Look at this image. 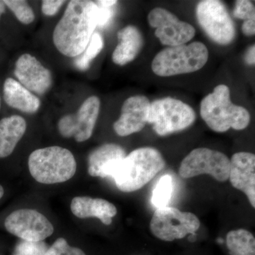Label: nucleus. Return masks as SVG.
<instances>
[{"instance_id":"f257e3e1","label":"nucleus","mask_w":255,"mask_h":255,"mask_svg":"<svg viewBox=\"0 0 255 255\" xmlns=\"http://www.w3.org/2000/svg\"><path fill=\"white\" fill-rule=\"evenodd\" d=\"M99 6L86 0H72L55 26L53 40L62 54L75 58L88 46L98 23Z\"/></svg>"},{"instance_id":"f03ea898","label":"nucleus","mask_w":255,"mask_h":255,"mask_svg":"<svg viewBox=\"0 0 255 255\" xmlns=\"http://www.w3.org/2000/svg\"><path fill=\"white\" fill-rule=\"evenodd\" d=\"M162 153L152 147L135 149L114 167L111 174L116 186L123 192L139 190L164 168Z\"/></svg>"},{"instance_id":"7ed1b4c3","label":"nucleus","mask_w":255,"mask_h":255,"mask_svg":"<svg viewBox=\"0 0 255 255\" xmlns=\"http://www.w3.org/2000/svg\"><path fill=\"white\" fill-rule=\"evenodd\" d=\"M200 114L209 128L216 132H227L231 128L244 130L251 121L248 110L233 103L231 90L223 84L217 85L214 91L203 98Z\"/></svg>"},{"instance_id":"20e7f679","label":"nucleus","mask_w":255,"mask_h":255,"mask_svg":"<svg viewBox=\"0 0 255 255\" xmlns=\"http://www.w3.org/2000/svg\"><path fill=\"white\" fill-rule=\"evenodd\" d=\"M28 169L36 182L59 184L76 173L77 162L71 151L59 146H50L33 151L28 157Z\"/></svg>"},{"instance_id":"39448f33","label":"nucleus","mask_w":255,"mask_h":255,"mask_svg":"<svg viewBox=\"0 0 255 255\" xmlns=\"http://www.w3.org/2000/svg\"><path fill=\"white\" fill-rule=\"evenodd\" d=\"M209 57V49L200 41L166 47L154 57L151 68L159 77L195 73L204 68Z\"/></svg>"},{"instance_id":"423d86ee","label":"nucleus","mask_w":255,"mask_h":255,"mask_svg":"<svg viewBox=\"0 0 255 255\" xmlns=\"http://www.w3.org/2000/svg\"><path fill=\"white\" fill-rule=\"evenodd\" d=\"M196 114L192 107L172 97L150 102L148 123L159 136L182 131L195 122Z\"/></svg>"},{"instance_id":"0eeeda50","label":"nucleus","mask_w":255,"mask_h":255,"mask_svg":"<svg viewBox=\"0 0 255 255\" xmlns=\"http://www.w3.org/2000/svg\"><path fill=\"white\" fill-rule=\"evenodd\" d=\"M198 23L217 44L228 46L236 39V28L227 7L219 0H203L196 8Z\"/></svg>"},{"instance_id":"6e6552de","label":"nucleus","mask_w":255,"mask_h":255,"mask_svg":"<svg viewBox=\"0 0 255 255\" xmlns=\"http://www.w3.org/2000/svg\"><path fill=\"white\" fill-rule=\"evenodd\" d=\"M199 218L190 212H182L174 207L156 209L150 223L152 234L159 240L172 242L194 235L200 228Z\"/></svg>"},{"instance_id":"1a4fd4ad","label":"nucleus","mask_w":255,"mask_h":255,"mask_svg":"<svg viewBox=\"0 0 255 255\" xmlns=\"http://www.w3.org/2000/svg\"><path fill=\"white\" fill-rule=\"evenodd\" d=\"M230 168L231 161L227 155L219 150L199 147L182 159L179 174L183 179L208 174L218 182H224L229 178Z\"/></svg>"},{"instance_id":"9d476101","label":"nucleus","mask_w":255,"mask_h":255,"mask_svg":"<svg viewBox=\"0 0 255 255\" xmlns=\"http://www.w3.org/2000/svg\"><path fill=\"white\" fill-rule=\"evenodd\" d=\"M155 36L163 46L172 47L187 44L194 38L196 29L190 23L181 21L169 10L162 7L152 9L147 16Z\"/></svg>"},{"instance_id":"9b49d317","label":"nucleus","mask_w":255,"mask_h":255,"mask_svg":"<svg viewBox=\"0 0 255 255\" xmlns=\"http://www.w3.org/2000/svg\"><path fill=\"white\" fill-rule=\"evenodd\" d=\"M4 226L11 234L29 242L44 241L54 232L46 216L33 209L16 210L7 216Z\"/></svg>"},{"instance_id":"f8f14e48","label":"nucleus","mask_w":255,"mask_h":255,"mask_svg":"<svg viewBox=\"0 0 255 255\" xmlns=\"http://www.w3.org/2000/svg\"><path fill=\"white\" fill-rule=\"evenodd\" d=\"M101 102L97 96L85 100L77 113L64 116L58 123L62 136L74 137L77 142L86 141L91 137L99 114Z\"/></svg>"},{"instance_id":"ddd939ff","label":"nucleus","mask_w":255,"mask_h":255,"mask_svg":"<svg viewBox=\"0 0 255 255\" xmlns=\"http://www.w3.org/2000/svg\"><path fill=\"white\" fill-rule=\"evenodd\" d=\"M150 102L144 95H135L125 100L121 110V116L114 124L117 135L126 137L141 131L148 123Z\"/></svg>"},{"instance_id":"4468645a","label":"nucleus","mask_w":255,"mask_h":255,"mask_svg":"<svg viewBox=\"0 0 255 255\" xmlns=\"http://www.w3.org/2000/svg\"><path fill=\"white\" fill-rule=\"evenodd\" d=\"M14 73L21 85L38 95L46 93L53 84L50 70L28 53L21 55L16 60Z\"/></svg>"},{"instance_id":"2eb2a0df","label":"nucleus","mask_w":255,"mask_h":255,"mask_svg":"<svg viewBox=\"0 0 255 255\" xmlns=\"http://www.w3.org/2000/svg\"><path fill=\"white\" fill-rule=\"evenodd\" d=\"M229 179L233 187L243 191L251 206L255 208V155L249 152H238L232 156Z\"/></svg>"},{"instance_id":"dca6fc26","label":"nucleus","mask_w":255,"mask_h":255,"mask_svg":"<svg viewBox=\"0 0 255 255\" xmlns=\"http://www.w3.org/2000/svg\"><path fill=\"white\" fill-rule=\"evenodd\" d=\"M126 156L124 147L117 144L99 146L89 155L88 173L94 177H110L114 167Z\"/></svg>"},{"instance_id":"f3484780","label":"nucleus","mask_w":255,"mask_h":255,"mask_svg":"<svg viewBox=\"0 0 255 255\" xmlns=\"http://www.w3.org/2000/svg\"><path fill=\"white\" fill-rule=\"evenodd\" d=\"M117 37L119 43L114 50L112 60L116 65L124 66L137 58L145 41L140 30L132 25L119 30Z\"/></svg>"},{"instance_id":"a211bd4d","label":"nucleus","mask_w":255,"mask_h":255,"mask_svg":"<svg viewBox=\"0 0 255 255\" xmlns=\"http://www.w3.org/2000/svg\"><path fill=\"white\" fill-rule=\"evenodd\" d=\"M70 209L80 219L95 217L106 226L112 223V218L117 214V207L103 199H94L89 196H77L70 204Z\"/></svg>"},{"instance_id":"6ab92c4d","label":"nucleus","mask_w":255,"mask_h":255,"mask_svg":"<svg viewBox=\"0 0 255 255\" xmlns=\"http://www.w3.org/2000/svg\"><path fill=\"white\" fill-rule=\"evenodd\" d=\"M3 93L6 105L23 113H36L41 107L39 99L14 79L5 80Z\"/></svg>"},{"instance_id":"aec40b11","label":"nucleus","mask_w":255,"mask_h":255,"mask_svg":"<svg viewBox=\"0 0 255 255\" xmlns=\"http://www.w3.org/2000/svg\"><path fill=\"white\" fill-rule=\"evenodd\" d=\"M26 130V121L20 116H10L0 120V158L12 153Z\"/></svg>"},{"instance_id":"412c9836","label":"nucleus","mask_w":255,"mask_h":255,"mask_svg":"<svg viewBox=\"0 0 255 255\" xmlns=\"http://www.w3.org/2000/svg\"><path fill=\"white\" fill-rule=\"evenodd\" d=\"M230 255H255V238L246 229L230 231L226 236Z\"/></svg>"},{"instance_id":"4be33fe9","label":"nucleus","mask_w":255,"mask_h":255,"mask_svg":"<svg viewBox=\"0 0 255 255\" xmlns=\"http://www.w3.org/2000/svg\"><path fill=\"white\" fill-rule=\"evenodd\" d=\"M105 46L103 37L99 32H95L86 49L75 60V65L78 70L85 71L90 67L92 60L95 59Z\"/></svg>"},{"instance_id":"5701e85b","label":"nucleus","mask_w":255,"mask_h":255,"mask_svg":"<svg viewBox=\"0 0 255 255\" xmlns=\"http://www.w3.org/2000/svg\"><path fill=\"white\" fill-rule=\"evenodd\" d=\"M174 183L172 176L165 174L159 179L152 191L151 202L152 205L159 208L168 206L173 193Z\"/></svg>"},{"instance_id":"b1692460","label":"nucleus","mask_w":255,"mask_h":255,"mask_svg":"<svg viewBox=\"0 0 255 255\" xmlns=\"http://www.w3.org/2000/svg\"><path fill=\"white\" fill-rule=\"evenodd\" d=\"M4 4L7 6L20 22L30 24L34 21L35 15L33 9L24 0H5Z\"/></svg>"},{"instance_id":"393cba45","label":"nucleus","mask_w":255,"mask_h":255,"mask_svg":"<svg viewBox=\"0 0 255 255\" xmlns=\"http://www.w3.org/2000/svg\"><path fill=\"white\" fill-rule=\"evenodd\" d=\"M48 246L44 242L21 241L15 248L13 255H44Z\"/></svg>"},{"instance_id":"a878e982","label":"nucleus","mask_w":255,"mask_h":255,"mask_svg":"<svg viewBox=\"0 0 255 255\" xmlns=\"http://www.w3.org/2000/svg\"><path fill=\"white\" fill-rule=\"evenodd\" d=\"M233 14L235 17L243 21L255 18V5L249 0H238L235 4Z\"/></svg>"},{"instance_id":"bb28decb","label":"nucleus","mask_w":255,"mask_h":255,"mask_svg":"<svg viewBox=\"0 0 255 255\" xmlns=\"http://www.w3.org/2000/svg\"><path fill=\"white\" fill-rule=\"evenodd\" d=\"M65 2L63 0H43L41 5L42 12L46 16H54Z\"/></svg>"},{"instance_id":"cd10ccee","label":"nucleus","mask_w":255,"mask_h":255,"mask_svg":"<svg viewBox=\"0 0 255 255\" xmlns=\"http://www.w3.org/2000/svg\"><path fill=\"white\" fill-rule=\"evenodd\" d=\"M70 248L68 242L63 238H58L53 246L48 248L44 255H65Z\"/></svg>"},{"instance_id":"c85d7f7f","label":"nucleus","mask_w":255,"mask_h":255,"mask_svg":"<svg viewBox=\"0 0 255 255\" xmlns=\"http://www.w3.org/2000/svg\"><path fill=\"white\" fill-rule=\"evenodd\" d=\"M98 6V23H97V26L104 27L112 19L114 15L113 9H112V7H103V6H100L99 5Z\"/></svg>"},{"instance_id":"c756f323","label":"nucleus","mask_w":255,"mask_h":255,"mask_svg":"<svg viewBox=\"0 0 255 255\" xmlns=\"http://www.w3.org/2000/svg\"><path fill=\"white\" fill-rule=\"evenodd\" d=\"M242 31L246 36H253L255 34V18L243 21Z\"/></svg>"},{"instance_id":"7c9ffc66","label":"nucleus","mask_w":255,"mask_h":255,"mask_svg":"<svg viewBox=\"0 0 255 255\" xmlns=\"http://www.w3.org/2000/svg\"><path fill=\"white\" fill-rule=\"evenodd\" d=\"M245 61L246 64L251 66H254L255 65V45H252L248 50H247L246 55H245Z\"/></svg>"},{"instance_id":"2f4dec72","label":"nucleus","mask_w":255,"mask_h":255,"mask_svg":"<svg viewBox=\"0 0 255 255\" xmlns=\"http://www.w3.org/2000/svg\"><path fill=\"white\" fill-rule=\"evenodd\" d=\"M117 2L118 1L116 0H100L97 1V4L103 7H112L114 5L117 4Z\"/></svg>"},{"instance_id":"473e14b6","label":"nucleus","mask_w":255,"mask_h":255,"mask_svg":"<svg viewBox=\"0 0 255 255\" xmlns=\"http://www.w3.org/2000/svg\"><path fill=\"white\" fill-rule=\"evenodd\" d=\"M65 255H86L81 249L70 246Z\"/></svg>"},{"instance_id":"72a5a7b5","label":"nucleus","mask_w":255,"mask_h":255,"mask_svg":"<svg viewBox=\"0 0 255 255\" xmlns=\"http://www.w3.org/2000/svg\"><path fill=\"white\" fill-rule=\"evenodd\" d=\"M5 6L4 1H0V18H1V15L4 14L5 11Z\"/></svg>"},{"instance_id":"f704fd0d","label":"nucleus","mask_w":255,"mask_h":255,"mask_svg":"<svg viewBox=\"0 0 255 255\" xmlns=\"http://www.w3.org/2000/svg\"><path fill=\"white\" fill-rule=\"evenodd\" d=\"M4 189H3V187H1V185H0V199H1V197H2L3 195H4Z\"/></svg>"},{"instance_id":"c9c22d12","label":"nucleus","mask_w":255,"mask_h":255,"mask_svg":"<svg viewBox=\"0 0 255 255\" xmlns=\"http://www.w3.org/2000/svg\"><path fill=\"white\" fill-rule=\"evenodd\" d=\"M0 109H1V98H0Z\"/></svg>"}]
</instances>
